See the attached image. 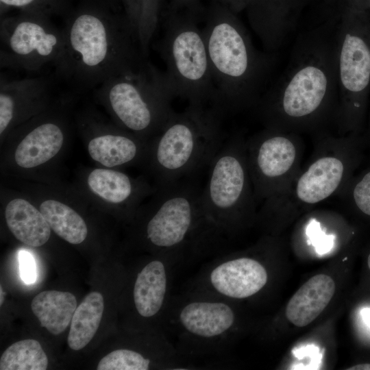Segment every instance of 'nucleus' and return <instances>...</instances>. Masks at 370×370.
<instances>
[{
    "label": "nucleus",
    "instance_id": "f257e3e1",
    "mask_svg": "<svg viewBox=\"0 0 370 370\" xmlns=\"http://www.w3.org/2000/svg\"><path fill=\"white\" fill-rule=\"evenodd\" d=\"M339 19L340 12L298 34L285 69L255 107L265 127L295 133L334 125Z\"/></svg>",
    "mask_w": 370,
    "mask_h": 370
},
{
    "label": "nucleus",
    "instance_id": "f03ea898",
    "mask_svg": "<svg viewBox=\"0 0 370 370\" xmlns=\"http://www.w3.org/2000/svg\"><path fill=\"white\" fill-rule=\"evenodd\" d=\"M236 12L214 0L201 29L215 93L222 113L255 108L267 90L276 53L254 45Z\"/></svg>",
    "mask_w": 370,
    "mask_h": 370
},
{
    "label": "nucleus",
    "instance_id": "7ed1b4c3",
    "mask_svg": "<svg viewBox=\"0 0 370 370\" xmlns=\"http://www.w3.org/2000/svg\"><path fill=\"white\" fill-rule=\"evenodd\" d=\"M62 32L64 49L56 67L79 86L100 85L144 62L125 16L104 6L87 4L77 9L67 18Z\"/></svg>",
    "mask_w": 370,
    "mask_h": 370
},
{
    "label": "nucleus",
    "instance_id": "20e7f679",
    "mask_svg": "<svg viewBox=\"0 0 370 370\" xmlns=\"http://www.w3.org/2000/svg\"><path fill=\"white\" fill-rule=\"evenodd\" d=\"M202 188L187 178L160 187L144 226V236L156 256L174 265L202 254L223 238L208 220Z\"/></svg>",
    "mask_w": 370,
    "mask_h": 370
},
{
    "label": "nucleus",
    "instance_id": "39448f33",
    "mask_svg": "<svg viewBox=\"0 0 370 370\" xmlns=\"http://www.w3.org/2000/svg\"><path fill=\"white\" fill-rule=\"evenodd\" d=\"M223 115L214 106L192 104L182 112L174 111L153 147L160 187L190 177L209 165L225 141Z\"/></svg>",
    "mask_w": 370,
    "mask_h": 370
},
{
    "label": "nucleus",
    "instance_id": "423d86ee",
    "mask_svg": "<svg viewBox=\"0 0 370 370\" xmlns=\"http://www.w3.org/2000/svg\"><path fill=\"white\" fill-rule=\"evenodd\" d=\"M233 302L190 290L171 296L162 323L183 358L189 360L224 352L237 330Z\"/></svg>",
    "mask_w": 370,
    "mask_h": 370
},
{
    "label": "nucleus",
    "instance_id": "0eeeda50",
    "mask_svg": "<svg viewBox=\"0 0 370 370\" xmlns=\"http://www.w3.org/2000/svg\"><path fill=\"white\" fill-rule=\"evenodd\" d=\"M208 167L202 204L208 220L223 238L233 234L254 213L256 200L245 140L238 135L225 140Z\"/></svg>",
    "mask_w": 370,
    "mask_h": 370
},
{
    "label": "nucleus",
    "instance_id": "6e6552de",
    "mask_svg": "<svg viewBox=\"0 0 370 370\" xmlns=\"http://www.w3.org/2000/svg\"><path fill=\"white\" fill-rule=\"evenodd\" d=\"M195 13L169 12L159 46L166 65L164 73L174 97L192 105L215 107L207 50Z\"/></svg>",
    "mask_w": 370,
    "mask_h": 370
},
{
    "label": "nucleus",
    "instance_id": "1a4fd4ad",
    "mask_svg": "<svg viewBox=\"0 0 370 370\" xmlns=\"http://www.w3.org/2000/svg\"><path fill=\"white\" fill-rule=\"evenodd\" d=\"M112 113L129 130L158 133L174 112V97L164 73L144 62L99 85Z\"/></svg>",
    "mask_w": 370,
    "mask_h": 370
},
{
    "label": "nucleus",
    "instance_id": "9d476101",
    "mask_svg": "<svg viewBox=\"0 0 370 370\" xmlns=\"http://www.w3.org/2000/svg\"><path fill=\"white\" fill-rule=\"evenodd\" d=\"M349 13L338 27V106L334 125L341 136L358 135L362 129L364 93L370 84V45Z\"/></svg>",
    "mask_w": 370,
    "mask_h": 370
},
{
    "label": "nucleus",
    "instance_id": "9b49d317",
    "mask_svg": "<svg viewBox=\"0 0 370 370\" xmlns=\"http://www.w3.org/2000/svg\"><path fill=\"white\" fill-rule=\"evenodd\" d=\"M0 40L1 68L35 71L48 63L57 66L64 49L62 29L35 12L1 18Z\"/></svg>",
    "mask_w": 370,
    "mask_h": 370
},
{
    "label": "nucleus",
    "instance_id": "f8f14e48",
    "mask_svg": "<svg viewBox=\"0 0 370 370\" xmlns=\"http://www.w3.org/2000/svg\"><path fill=\"white\" fill-rule=\"evenodd\" d=\"M295 133L265 127L245 141L248 168L257 201L267 202L279 193L284 176L295 166Z\"/></svg>",
    "mask_w": 370,
    "mask_h": 370
},
{
    "label": "nucleus",
    "instance_id": "ddd939ff",
    "mask_svg": "<svg viewBox=\"0 0 370 370\" xmlns=\"http://www.w3.org/2000/svg\"><path fill=\"white\" fill-rule=\"evenodd\" d=\"M267 282V270L257 258L223 255L204 267L187 290L235 301L257 295Z\"/></svg>",
    "mask_w": 370,
    "mask_h": 370
},
{
    "label": "nucleus",
    "instance_id": "4468645a",
    "mask_svg": "<svg viewBox=\"0 0 370 370\" xmlns=\"http://www.w3.org/2000/svg\"><path fill=\"white\" fill-rule=\"evenodd\" d=\"M362 138L350 135L339 155H325L313 162L298 178L295 197L301 203L314 204L331 196L343 183H349L365 153Z\"/></svg>",
    "mask_w": 370,
    "mask_h": 370
},
{
    "label": "nucleus",
    "instance_id": "2eb2a0df",
    "mask_svg": "<svg viewBox=\"0 0 370 370\" xmlns=\"http://www.w3.org/2000/svg\"><path fill=\"white\" fill-rule=\"evenodd\" d=\"M175 265L156 256L140 269L134 280L132 297L134 310L143 319L161 321L171 298L172 270Z\"/></svg>",
    "mask_w": 370,
    "mask_h": 370
},
{
    "label": "nucleus",
    "instance_id": "dca6fc26",
    "mask_svg": "<svg viewBox=\"0 0 370 370\" xmlns=\"http://www.w3.org/2000/svg\"><path fill=\"white\" fill-rule=\"evenodd\" d=\"M334 292L335 282L330 276H313L289 300L285 310L286 318L299 328L308 325L327 307Z\"/></svg>",
    "mask_w": 370,
    "mask_h": 370
},
{
    "label": "nucleus",
    "instance_id": "f3484780",
    "mask_svg": "<svg viewBox=\"0 0 370 370\" xmlns=\"http://www.w3.org/2000/svg\"><path fill=\"white\" fill-rule=\"evenodd\" d=\"M63 140V132L58 125L42 123L21 141L15 151V161L18 166L27 169L40 165L58 153Z\"/></svg>",
    "mask_w": 370,
    "mask_h": 370
},
{
    "label": "nucleus",
    "instance_id": "a211bd4d",
    "mask_svg": "<svg viewBox=\"0 0 370 370\" xmlns=\"http://www.w3.org/2000/svg\"><path fill=\"white\" fill-rule=\"evenodd\" d=\"M7 225L21 242L31 247L46 243L51 227L40 211L23 199L10 201L5 210Z\"/></svg>",
    "mask_w": 370,
    "mask_h": 370
},
{
    "label": "nucleus",
    "instance_id": "6ab92c4d",
    "mask_svg": "<svg viewBox=\"0 0 370 370\" xmlns=\"http://www.w3.org/2000/svg\"><path fill=\"white\" fill-rule=\"evenodd\" d=\"M48 83L42 78H23L8 80L1 77L0 134L12 123L16 110L22 104H37L46 92Z\"/></svg>",
    "mask_w": 370,
    "mask_h": 370
},
{
    "label": "nucleus",
    "instance_id": "aec40b11",
    "mask_svg": "<svg viewBox=\"0 0 370 370\" xmlns=\"http://www.w3.org/2000/svg\"><path fill=\"white\" fill-rule=\"evenodd\" d=\"M76 308L77 300L73 294L54 290L40 292L31 303L32 310L41 326L54 335L66 329Z\"/></svg>",
    "mask_w": 370,
    "mask_h": 370
},
{
    "label": "nucleus",
    "instance_id": "412c9836",
    "mask_svg": "<svg viewBox=\"0 0 370 370\" xmlns=\"http://www.w3.org/2000/svg\"><path fill=\"white\" fill-rule=\"evenodd\" d=\"M103 308V297L100 293L93 291L85 296L71 321L67 342L71 349H82L92 339L100 325Z\"/></svg>",
    "mask_w": 370,
    "mask_h": 370
},
{
    "label": "nucleus",
    "instance_id": "4be33fe9",
    "mask_svg": "<svg viewBox=\"0 0 370 370\" xmlns=\"http://www.w3.org/2000/svg\"><path fill=\"white\" fill-rule=\"evenodd\" d=\"M40 211L51 229L69 243L77 245L86 238L88 229L82 217L66 204L49 199L43 201Z\"/></svg>",
    "mask_w": 370,
    "mask_h": 370
},
{
    "label": "nucleus",
    "instance_id": "5701e85b",
    "mask_svg": "<svg viewBox=\"0 0 370 370\" xmlns=\"http://www.w3.org/2000/svg\"><path fill=\"white\" fill-rule=\"evenodd\" d=\"M91 158L108 167L129 163L135 160L139 148L135 140L121 134L97 136L88 143Z\"/></svg>",
    "mask_w": 370,
    "mask_h": 370
},
{
    "label": "nucleus",
    "instance_id": "b1692460",
    "mask_svg": "<svg viewBox=\"0 0 370 370\" xmlns=\"http://www.w3.org/2000/svg\"><path fill=\"white\" fill-rule=\"evenodd\" d=\"M88 184L96 195L115 204L128 201L134 193V184L130 178L114 170H93L88 175Z\"/></svg>",
    "mask_w": 370,
    "mask_h": 370
},
{
    "label": "nucleus",
    "instance_id": "393cba45",
    "mask_svg": "<svg viewBox=\"0 0 370 370\" xmlns=\"http://www.w3.org/2000/svg\"><path fill=\"white\" fill-rule=\"evenodd\" d=\"M47 356L34 339L17 341L8 347L0 358L1 370H45Z\"/></svg>",
    "mask_w": 370,
    "mask_h": 370
},
{
    "label": "nucleus",
    "instance_id": "a878e982",
    "mask_svg": "<svg viewBox=\"0 0 370 370\" xmlns=\"http://www.w3.org/2000/svg\"><path fill=\"white\" fill-rule=\"evenodd\" d=\"M167 369V365L153 356L130 348L114 350L99 361L97 370H148L153 367Z\"/></svg>",
    "mask_w": 370,
    "mask_h": 370
},
{
    "label": "nucleus",
    "instance_id": "bb28decb",
    "mask_svg": "<svg viewBox=\"0 0 370 370\" xmlns=\"http://www.w3.org/2000/svg\"><path fill=\"white\" fill-rule=\"evenodd\" d=\"M160 0H143V11L138 32V40L142 53H148L149 43L159 21Z\"/></svg>",
    "mask_w": 370,
    "mask_h": 370
},
{
    "label": "nucleus",
    "instance_id": "cd10ccee",
    "mask_svg": "<svg viewBox=\"0 0 370 370\" xmlns=\"http://www.w3.org/2000/svg\"><path fill=\"white\" fill-rule=\"evenodd\" d=\"M349 203L360 214L370 218V167L348 183Z\"/></svg>",
    "mask_w": 370,
    "mask_h": 370
},
{
    "label": "nucleus",
    "instance_id": "c85d7f7f",
    "mask_svg": "<svg viewBox=\"0 0 370 370\" xmlns=\"http://www.w3.org/2000/svg\"><path fill=\"white\" fill-rule=\"evenodd\" d=\"M64 3V0H0L1 13L5 10L14 8L48 16L60 12Z\"/></svg>",
    "mask_w": 370,
    "mask_h": 370
},
{
    "label": "nucleus",
    "instance_id": "c756f323",
    "mask_svg": "<svg viewBox=\"0 0 370 370\" xmlns=\"http://www.w3.org/2000/svg\"><path fill=\"white\" fill-rule=\"evenodd\" d=\"M306 233L308 237V244L314 246L317 254L322 256L332 249L334 236L325 234L319 222L312 220L307 226Z\"/></svg>",
    "mask_w": 370,
    "mask_h": 370
},
{
    "label": "nucleus",
    "instance_id": "7c9ffc66",
    "mask_svg": "<svg viewBox=\"0 0 370 370\" xmlns=\"http://www.w3.org/2000/svg\"><path fill=\"white\" fill-rule=\"evenodd\" d=\"M123 7L125 16L134 30L138 39V32L140 23L143 0H119Z\"/></svg>",
    "mask_w": 370,
    "mask_h": 370
},
{
    "label": "nucleus",
    "instance_id": "2f4dec72",
    "mask_svg": "<svg viewBox=\"0 0 370 370\" xmlns=\"http://www.w3.org/2000/svg\"><path fill=\"white\" fill-rule=\"evenodd\" d=\"M18 262L21 277L27 284H33L36 280V269L32 255L27 251L22 250L18 254Z\"/></svg>",
    "mask_w": 370,
    "mask_h": 370
},
{
    "label": "nucleus",
    "instance_id": "473e14b6",
    "mask_svg": "<svg viewBox=\"0 0 370 370\" xmlns=\"http://www.w3.org/2000/svg\"><path fill=\"white\" fill-rule=\"evenodd\" d=\"M293 354L299 360L307 358L310 361V369H319L321 362L322 354L319 352L317 346L308 345L299 348H295L292 351Z\"/></svg>",
    "mask_w": 370,
    "mask_h": 370
},
{
    "label": "nucleus",
    "instance_id": "72a5a7b5",
    "mask_svg": "<svg viewBox=\"0 0 370 370\" xmlns=\"http://www.w3.org/2000/svg\"><path fill=\"white\" fill-rule=\"evenodd\" d=\"M197 0H171V11L179 12L181 10H195Z\"/></svg>",
    "mask_w": 370,
    "mask_h": 370
},
{
    "label": "nucleus",
    "instance_id": "f704fd0d",
    "mask_svg": "<svg viewBox=\"0 0 370 370\" xmlns=\"http://www.w3.org/2000/svg\"><path fill=\"white\" fill-rule=\"evenodd\" d=\"M228 7L232 11L238 13L245 10L251 0H216Z\"/></svg>",
    "mask_w": 370,
    "mask_h": 370
},
{
    "label": "nucleus",
    "instance_id": "c9c22d12",
    "mask_svg": "<svg viewBox=\"0 0 370 370\" xmlns=\"http://www.w3.org/2000/svg\"><path fill=\"white\" fill-rule=\"evenodd\" d=\"M360 315L364 323L370 328V308H363Z\"/></svg>",
    "mask_w": 370,
    "mask_h": 370
},
{
    "label": "nucleus",
    "instance_id": "e433bc0d",
    "mask_svg": "<svg viewBox=\"0 0 370 370\" xmlns=\"http://www.w3.org/2000/svg\"><path fill=\"white\" fill-rule=\"evenodd\" d=\"M365 151L368 152L370 156V126L366 135L362 138Z\"/></svg>",
    "mask_w": 370,
    "mask_h": 370
},
{
    "label": "nucleus",
    "instance_id": "4c0bfd02",
    "mask_svg": "<svg viewBox=\"0 0 370 370\" xmlns=\"http://www.w3.org/2000/svg\"><path fill=\"white\" fill-rule=\"evenodd\" d=\"M347 369L349 370H370V363H362L352 366Z\"/></svg>",
    "mask_w": 370,
    "mask_h": 370
},
{
    "label": "nucleus",
    "instance_id": "58836bf2",
    "mask_svg": "<svg viewBox=\"0 0 370 370\" xmlns=\"http://www.w3.org/2000/svg\"><path fill=\"white\" fill-rule=\"evenodd\" d=\"M3 295H2V288L1 286V305L2 304V302H3Z\"/></svg>",
    "mask_w": 370,
    "mask_h": 370
},
{
    "label": "nucleus",
    "instance_id": "ea45409f",
    "mask_svg": "<svg viewBox=\"0 0 370 370\" xmlns=\"http://www.w3.org/2000/svg\"><path fill=\"white\" fill-rule=\"evenodd\" d=\"M370 1V0H369Z\"/></svg>",
    "mask_w": 370,
    "mask_h": 370
}]
</instances>
